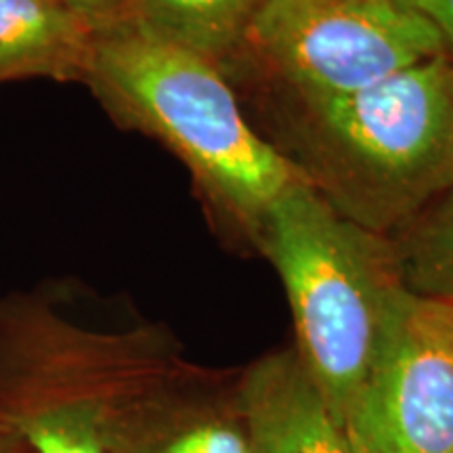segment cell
Wrapping results in <instances>:
<instances>
[{"mask_svg":"<svg viewBox=\"0 0 453 453\" xmlns=\"http://www.w3.org/2000/svg\"><path fill=\"white\" fill-rule=\"evenodd\" d=\"M283 127V156L304 183L340 217L390 237L453 189V55L344 97L290 95Z\"/></svg>","mask_w":453,"mask_h":453,"instance_id":"6da1fadb","label":"cell"},{"mask_svg":"<svg viewBox=\"0 0 453 453\" xmlns=\"http://www.w3.org/2000/svg\"><path fill=\"white\" fill-rule=\"evenodd\" d=\"M84 84L122 127L166 145L208 200L252 235L277 197L303 180L246 120L219 64L130 21L93 34Z\"/></svg>","mask_w":453,"mask_h":453,"instance_id":"7a4b0ae2","label":"cell"},{"mask_svg":"<svg viewBox=\"0 0 453 453\" xmlns=\"http://www.w3.org/2000/svg\"><path fill=\"white\" fill-rule=\"evenodd\" d=\"M254 237L286 288L298 359L342 428L410 294L393 240L340 217L304 180L277 197Z\"/></svg>","mask_w":453,"mask_h":453,"instance_id":"3957f363","label":"cell"},{"mask_svg":"<svg viewBox=\"0 0 453 453\" xmlns=\"http://www.w3.org/2000/svg\"><path fill=\"white\" fill-rule=\"evenodd\" d=\"M246 42L303 99L344 97L449 53L396 0H263Z\"/></svg>","mask_w":453,"mask_h":453,"instance_id":"277c9868","label":"cell"},{"mask_svg":"<svg viewBox=\"0 0 453 453\" xmlns=\"http://www.w3.org/2000/svg\"><path fill=\"white\" fill-rule=\"evenodd\" d=\"M342 433L350 453H453V353L407 294Z\"/></svg>","mask_w":453,"mask_h":453,"instance_id":"5b68a950","label":"cell"},{"mask_svg":"<svg viewBox=\"0 0 453 453\" xmlns=\"http://www.w3.org/2000/svg\"><path fill=\"white\" fill-rule=\"evenodd\" d=\"M248 453H350L296 350L254 364L240 387Z\"/></svg>","mask_w":453,"mask_h":453,"instance_id":"8992f818","label":"cell"},{"mask_svg":"<svg viewBox=\"0 0 453 453\" xmlns=\"http://www.w3.org/2000/svg\"><path fill=\"white\" fill-rule=\"evenodd\" d=\"M93 34L59 0H0V84L84 82Z\"/></svg>","mask_w":453,"mask_h":453,"instance_id":"52a82bcc","label":"cell"},{"mask_svg":"<svg viewBox=\"0 0 453 453\" xmlns=\"http://www.w3.org/2000/svg\"><path fill=\"white\" fill-rule=\"evenodd\" d=\"M263 0H128L124 21L220 64L246 42Z\"/></svg>","mask_w":453,"mask_h":453,"instance_id":"ba28073f","label":"cell"},{"mask_svg":"<svg viewBox=\"0 0 453 453\" xmlns=\"http://www.w3.org/2000/svg\"><path fill=\"white\" fill-rule=\"evenodd\" d=\"M393 248L407 292L453 296V189L401 229Z\"/></svg>","mask_w":453,"mask_h":453,"instance_id":"9c48e42d","label":"cell"},{"mask_svg":"<svg viewBox=\"0 0 453 453\" xmlns=\"http://www.w3.org/2000/svg\"><path fill=\"white\" fill-rule=\"evenodd\" d=\"M99 407L84 396H59L15 418V430L38 453H104Z\"/></svg>","mask_w":453,"mask_h":453,"instance_id":"30bf717a","label":"cell"},{"mask_svg":"<svg viewBox=\"0 0 453 453\" xmlns=\"http://www.w3.org/2000/svg\"><path fill=\"white\" fill-rule=\"evenodd\" d=\"M162 453H248V441L225 424H202L170 441Z\"/></svg>","mask_w":453,"mask_h":453,"instance_id":"8fae6325","label":"cell"},{"mask_svg":"<svg viewBox=\"0 0 453 453\" xmlns=\"http://www.w3.org/2000/svg\"><path fill=\"white\" fill-rule=\"evenodd\" d=\"M59 3L90 30L97 32L122 19L128 0H59Z\"/></svg>","mask_w":453,"mask_h":453,"instance_id":"7c38bea8","label":"cell"},{"mask_svg":"<svg viewBox=\"0 0 453 453\" xmlns=\"http://www.w3.org/2000/svg\"><path fill=\"white\" fill-rule=\"evenodd\" d=\"M396 3L426 17L443 36L447 50L453 55V0H396Z\"/></svg>","mask_w":453,"mask_h":453,"instance_id":"4fadbf2b","label":"cell"},{"mask_svg":"<svg viewBox=\"0 0 453 453\" xmlns=\"http://www.w3.org/2000/svg\"><path fill=\"white\" fill-rule=\"evenodd\" d=\"M420 304L430 319V324L443 336L447 347L453 353V296L420 298Z\"/></svg>","mask_w":453,"mask_h":453,"instance_id":"5bb4252c","label":"cell"},{"mask_svg":"<svg viewBox=\"0 0 453 453\" xmlns=\"http://www.w3.org/2000/svg\"><path fill=\"white\" fill-rule=\"evenodd\" d=\"M0 453H13L11 451V445L4 439H0Z\"/></svg>","mask_w":453,"mask_h":453,"instance_id":"9a60e30c","label":"cell"}]
</instances>
